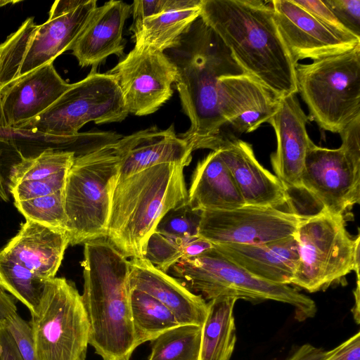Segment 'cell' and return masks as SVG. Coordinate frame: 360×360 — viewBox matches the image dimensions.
<instances>
[{"label":"cell","mask_w":360,"mask_h":360,"mask_svg":"<svg viewBox=\"0 0 360 360\" xmlns=\"http://www.w3.org/2000/svg\"><path fill=\"white\" fill-rule=\"evenodd\" d=\"M165 53L176 68V88L191 122L188 129L179 137L193 151L215 150L226 126L221 114L220 81L246 72L200 17Z\"/></svg>","instance_id":"cell-1"},{"label":"cell","mask_w":360,"mask_h":360,"mask_svg":"<svg viewBox=\"0 0 360 360\" xmlns=\"http://www.w3.org/2000/svg\"><path fill=\"white\" fill-rule=\"evenodd\" d=\"M200 17L250 75L280 98L297 93L295 63L270 1L202 0Z\"/></svg>","instance_id":"cell-2"},{"label":"cell","mask_w":360,"mask_h":360,"mask_svg":"<svg viewBox=\"0 0 360 360\" xmlns=\"http://www.w3.org/2000/svg\"><path fill=\"white\" fill-rule=\"evenodd\" d=\"M82 302L89 345L103 360H129L138 347L130 306L129 260L106 238L85 242Z\"/></svg>","instance_id":"cell-3"},{"label":"cell","mask_w":360,"mask_h":360,"mask_svg":"<svg viewBox=\"0 0 360 360\" xmlns=\"http://www.w3.org/2000/svg\"><path fill=\"white\" fill-rule=\"evenodd\" d=\"M185 167L167 162L116 178L105 238L127 258L143 259L148 238L162 218L188 202Z\"/></svg>","instance_id":"cell-4"},{"label":"cell","mask_w":360,"mask_h":360,"mask_svg":"<svg viewBox=\"0 0 360 360\" xmlns=\"http://www.w3.org/2000/svg\"><path fill=\"white\" fill-rule=\"evenodd\" d=\"M121 91L109 73L96 69L71 86L48 109L14 130L25 135L37 134L61 144H77L87 152L107 140L105 131L79 133L89 122H120L128 115Z\"/></svg>","instance_id":"cell-5"},{"label":"cell","mask_w":360,"mask_h":360,"mask_svg":"<svg viewBox=\"0 0 360 360\" xmlns=\"http://www.w3.org/2000/svg\"><path fill=\"white\" fill-rule=\"evenodd\" d=\"M96 0H57L48 20L27 18L0 44V94L10 84L53 61L74 42L97 7Z\"/></svg>","instance_id":"cell-6"},{"label":"cell","mask_w":360,"mask_h":360,"mask_svg":"<svg viewBox=\"0 0 360 360\" xmlns=\"http://www.w3.org/2000/svg\"><path fill=\"white\" fill-rule=\"evenodd\" d=\"M188 290L211 300L221 296L233 297L252 303L266 300L288 304L299 321L314 317L316 306L309 297L287 284L259 278L227 259L214 246L191 259H181L171 269Z\"/></svg>","instance_id":"cell-7"},{"label":"cell","mask_w":360,"mask_h":360,"mask_svg":"<svg viewBox=\"0 0 360 360\" xmlns=\"http://www.w3.org/2000/svg\"><path fill=\"white\" fill-rule=\"evenodd\" d=\"M115 144L75 156L67 174L63 195L70 245L106 236L120 162Z\"/></svg>","instance_id":"cell-8"},{"label":"cell","mask_w":360,"mask_h":360,"mask_svg":"<svg viewBox=\"0 0 360 360\" xmlns=\"http://www.w3.org/2000/svg\"><path fill=\"white\" fill-rule=\"evenodd\" d=\"M299 260L290 285L325 290L352 271L359 277L360 236L347 230L345 215L321 210L306 215L296 234Z\"/></svg>","instance_id":"cell-9"},{"label":"cell","mask_w":360,"mask_h":360,"mask_svg":"<svg viewBox=\"0 0 360 360\" xmlns=\"http://www.w3.org/2000/svg\"><path fill=\"white\" fill-rule=\"evenodd\" d=\"M295 75L297 93L323 130L340 134L360 116V45L309 64L297 63Z\"/></svg>","instance_id":"cell-10"},{"label":"cell","mask_w":360,"mask_h":360,"mask_svg":"<svg viewBox=\"0 0 360 360\" xmlns=\"http://www.w3.org/2000/svg\"><path fill=\"white\" fill-rule=\"evenodd\" d=\"M38 360H86L89 322L74 283L46 279L30 321Z\"/></svg>","instance_id":"cell-11"},{"label":"cell","mask_w":360,"mask_h":360,"mask_svg":"<svg viewBox=\"0 0 360 360\" xmlns=\"http://www.w3.org/2000/svg\"><path fill=\"white\" fill-rule=\"evenodd\" d=\"M305 191L319 205L320 211L345 215L360 201V156L340 146L336 149L311 143L301 177Z\"/></svg>","instance_id":"cell-12"},{"label":"cell","mask_w":360,"mask_h":360,"mask_svg":"<svg viewBox=\"0 0 360 360\" xmlns=\"http://www.w3.org/2000/svg\"><path fill=\"white\" fill-rule=\"evenodd\" d=\"M306 215L274 207L243 205L222 211H202L199 236L214 245H257L296 234Z\"/></svg>","instance_id":"cell-13"},{"label":"cell","mask_w":360,"mask_h":360,"mask_svg":"<svg viewBox=\"0 0 360 360\" xmlns=\"http://www.w3.org/2000/svg\"><path fill=\"white\" fill-rule=\"evenodd\" d=\"M108 73L115 79L128 113L137 116L152 114L169 100L176 78L165 52L136 45Z\"/></svg>","instance_id":"cell-14"},{"label":"cell","mask_w":360,"mask_h":360,"mask_svg":"<svg viewBox=\"0 0 360 360\" xmlns=\"http://www.w3.org/2000/svg\"><path fill=\"white\" fill-rule=\"evenodd\" d=\"M276 22L295 64L344 53L360 45V38L340 35L293 0L270 1Z\"/></svg>","instance_id":"cell-15"},{"label":"cell","mask_w":360,"mask_h":360,"mask_svg":"<svg viewBox=\"0 0 360 360\" xmlns=\"http://www.w3.org/2000/svg\"><path fill=\"white\" fill-rule=\"evenodd\" d=\"M309 119L293 94L281 98L276 112L268 122L277 139L271 163L288 194L302 190L301 177L307 151L313 142L307 131Z\"/></svg>","instance_id":"cell-16"},{"label":"cell","mask_w":360,"mask_h":360,"mask_svg":"<svg viewBox=\"0 0 360 360\" xmlns=\"http://www.w3.org/2000/svg\"><path fill=\"white\" fill-rule=\"evenodd\" d=\"M215 150L229 168L245 205L280 208L290 202L281 181L258 162L250 143L224 131Z\"/></svg>","instance_id":"cell-17"},{"label":"cell","mask_w":360,"mask_h":360,"mask_svg":"<svg viewBox=\"0 0 360 360\" xmlns=\"http://www.w3.org/2000/svg\"><path fill=\"white\" fill-rule=\"evenodd\" d=\"M220 82L222 118L238 132L256 130L278 108L281 98L248 73L226 76Z\"/></svg>","instance_id":"cell-18"},{"label":"cell","mask_w":360,"mask_h":360,"mask_svg":"<svg viewBox=\"0 0 360 360\" xmlns=\"http://www.w3.org/2000/svg\"><path fill=\"white\" fill-rule=\"evenodd\" d=\"M71 85L58 74L53 63L18 79L0 94L6 128L15 129L38 116Z\"/></svg>","instance_id":"cell-19"},{"label":"cell","mask_w":360,"mask_h":360,"mask_svg":"<svg viewBox=\"0 0 360 360\" xmlns=\"http://www.w3.org/2000/svg\"><path fill=\"white\" fill-rule=\"evenodd\" d=\"M120 162L117 179L162 163L188 165L193 150L178 136L172 124L161 130L156 126L122 136L115 143Z\"/></svg>","instance_id":"cell-20"},{"label":"cell","mask_w":360,"mask_h":360,"mask_svg":"<svg viewBox=\"0 0 360 360\" xmlns=\"http://www.w3.org/2000/svg\"><path fill=\"white\" fill-rule=\"evenodd\" d=\"M129 283L131 289L145 292L167 307L180 325L202 326L207 312L205 300L145 258L129 260Z\"/></svg>","instance_id":"cell-21"},{"label":"cell","mask_w":360,"mask_h":360,"mask_svg":"<svg viewBox=\"0 0 360 360\" xmlns=\"http://www.w3.org/2000/svg\"><path fill=\"white\" fill-rule=\"evenodd\" d=\"M131 5L111 0L96 7L70 50L82 67L96 69L110 55L124 58L122 31Z\"/></svg>","instance_id":"cell-22"},{"label":"cell","mask_w":360,"mask_h":360,"mask_svg":"<svg viewBox=\"0 0 360 360\" xmlns=\"http://www.w3.org/2000/svg\"><path fill=\"white\" fill-rule=\"evenodd\" d=\"M68 245L65 230L26 220L0 252L43 279H48L55 277Z\"/></svg>","instance_id":"cell-23"},{"label":"cell","mask_w":360,"mask_h":360,"mask_svg":"<svg viewBox=\"0 0 360 360\" xmlns=\"http://www.w3.org/2000/svg\"><path fill=\"white\" fill-rule=\"evenodd\" d=\"M214 246L227 259L252 275L275 283L290 285L299 260L295 235L257 245Z\"/></svg>","instance_id":"cell-24"},{"label":"cell","mask_w":360,"mask_h":360,"mask_svg":"<svg viewBox=\"0 0 360 360\" xmlns=\"http://www.w3.org/2000/svg\"><path fill=\"white\" fill-rule=\"evenodd\" d=\"M188 193L189 205L200 212L229 210L245 205L218 150H212L198 163Z\"/></svg>","instance_id":"cell-25"},{"label":"cell","mask_w":360,"mask_h":360,"mask_svg":"<svg viewBox=\"0 0 360 360\" xmlns=\"http://www.w3.org/2000/svg\"><path fill=\"white\" fill-rule=\"evenodd\" d=\"M202 0H173L172 6L160 14L131 25L135 45L165 52L197 20Z\"/></svg>","instance_id":"cell-26"},{"label":"cell","mask_w":360,"mask_h":360,"mask_svg":"<svg viewBox=\"0 0 360 360\" xmlns=\"http://www.w3.org/2000/svg\"><path fill=\"white\" fill-rule=\"evenodd\" d=\"M237 300L221 296L207 302L199 360H230L236 342L233 309Z\"/></svg>","instance_id":"cell-27"},{"label":"cell","mask_w":360,"mask_h":360,"mask_svg":"<svg viewBox=\"0 0 360 360\" xmlns=\"http://www.w3.org/2000/svg\"><path fill=\"white\" fill-rule=\"evenodd\" d=\"M130 306L138 346L180 326L167 307L145 292L131 288Z\"/></svg>","instance_id":"cell-28"},{"label":"cell","mask_w":360,"mask_h":360,"mask_svg":"<svg viewBox=\"0 0 360 360\" xmlns=\"http://www.w3.org/2000/svg\"><path fill=\"white\" fill-rule=\"evenodd\" d=\"M45 280L0 252V288L26 306L31 315L37 311Z\"/></svg>","instance_id":"cell-29"},{"label":"cell","mask_w":360,"mask_h":360,"mask_svg":"<svg viewBox=\"0 0 360 360\" xmlns=\"http://www.w3.org/2000/svg\"><path fill=\"white\" fill-rule=\"evenodd\" d=\"M202 326L180 325L152 341L148 360H199Z\"/></svg>","instance_id":"cell-30"},{"label":"cell","mask_w":360,"mask_h":360,"mask_svg":"<svg viewBox=\"0 0 360 360\" xmlns=\"http://www.w3.org/2000/svg\"><path fill=\"white\" fill-rule=\"evenodd\" d=\"M75 153L68 150L48 148L37 155L22 157L10 170L8 186L26 181L41 180L70 169Z\"/></svg>","instance_id":"cell-31"},{"label":"cell","mask_w":360,"mask_h":360,"mask_svg":"<svg viewBox=\"0 0 360 360\" xmlns=\"http://www.w3.org/2000/svg\"><path fill=\"white\" fill-rule=\"evenodd\" d=\"M63 189L53 194L16 201L14 205L26 220L66 231Z\"/></svg>","instance_id":"cell-32"},{"label":"cell","mask_w":360,"mask_h":360,"mask_svg":"<svg viewBox=\"0 0 360 360\" xmlns=\"http://www.w3.org/2000/svg\"><path fill=\"white\" fill-rule=\"evenodd\" d=\"M201 212L191 207L188 202L170 210L160 221L156 230L174 238L199 236Z\"/></svg>","instance_id":"cell-33"},{"label":"cell","mask_w":360,"mask_h":360,"mask_svg":"<svg viewBox=\"0 0 360 360\" xmlns=\"http://www.w3.org/2000/svg\"><path fill=\"white\" fill-rule=\"evenodd\" d=\"M182 257L179 238L167 236L155 231L147 242L144 258L167 273Z\"/></svg>","instance_id":"cell-34"},{"label":"cell","mask_w":360,"mask_h":360,"mask_svg":"<svg viewBox=\"0 0 360 360\" xmlns=\"http://www.w3.org/2000/svg\"><path fill=\"white\" fill-rule=\"evenodd\" d=\"M68 171L41 180L20 182L8 186V189L14 202L53 194L64 188Z\"/></svg>","instance_id":"cell-35"},{"label":"cell","mask_w":360,"mask_h":360,"mask_svg":"<svg viewBox=\"0 0 360 360\" xmlns=\"http://www.w3.org/2000/svg\"><path fill=\"white\" fill-rule=\"evenodd\" d=\"M2 322L13 337L23 360H38L30 323L17 311L11 314Z\"/></svg>","instance_id":"cell-36"},{"label":"cell","mask_w":360,"mask_h":360,"mask_svg":"<svg viewBox=\"0 0 360 360\" xmlns=\"http://www.w3.org/2000/svg\"><path fill=\"white\" fill-rule=\"evenodd\" d=\"M344 27L360 37V0H324Z\"/></svg>","instance_id":"cell-37"},{"label":"cell","mask_w":360,"mask_h":360,"mask_svg":"<svg viewBox=\"0 0 360 360\" xmlns=\"http://www.w3.org/2000/svg\"><path fill=\"white\" fill-rule=\"evenodd\" d=\"M293 1L337 34L348 38H360L347 30L323 1L293 0Z\"/></svg>","instance_id":"cell-38"},{"label":"cell","mask_w":360,"mask_h":360,"mask_svg":"<svg viewBox=\"0 0 360 360\" xmlns=\"http://www.w3.org/2000/svg\"><path fill=\"white\" fill-rule=\"evenodd\" d=\"M172 4L173 0L134 1L131 5L134 20L132 25L161 13L169 9Z\"/></svg>","instance_id":"cell-39"},{"label":"cell","mask_w":360,"mask_h":360,"mask_svg":"<svg viewBox=\"0 0 360 360\" xmlns=\"http://www.w3.org/2000/svg\"><path fill=\"white\" fill-rule=\"evenodd\" d=\"M324 360H360V333L328 350Z\"/></svg>","instance_id":"cell-40"},{"label":"cell","mask_w":360,"mask_h":360,"mask_svg":"<svg viewBox=\"0 0 360 360\" xmlns=\"http://www.w3.org/2000/svg\"><path fill=\"white\" fill-rule=\"evenodd\" d=\"M179 242L181 259L196 257L214 248L210 241L200 236L179 238Z\"/></svg>","instance_id":"cell-41"},{"label":"cell","mask_w":360,"mask_h":360,"mask_svg":"<svg viewBox=\"0 0 360 360\" xmlns=\"http://www.w3.org/2000/svg\"><path fill=\"white\" fill-rule=\"evenodd\" d=\"M0 360H23L13 337L2 321H0Z\"/></svg>","instance_id":"cell-42"},{"label":"cell","mask_w":360,"mask_h":360,"mask_svg":"<svg viewBox=\"0 0 360 360\" xmlns=\"http://www.w3.org/2000/svg\"><path fill=\"white\" fill-rule=\"evenodd\" d=\"M328 351L310 344L300 346L287 360H324Z\"/></svg>","instance_id":"cell-43"},{"label":"cell","mask_w":360,"mask_h":360,"mask_svg":"<svg viewBox=\"0 0 360 360\" xmlns=\"http://www.w3.org/2000/svg\"><path fill=\"white\" fill-rule=\"evenodd\" d=\"M16 311L15 298L0 288V321Z\"/></svg>","instance_id":"cell-44"},{"label":"cell","mask_w":360,"mask_h":360,"mask_svg":"<svg viewBox=\"0 0 360 360\" xmlns=\"http://www.w3.org/2000/svg\"><path fill=\"white\" fill-rule=\"evenodd\" d=\"M359 279H356V286L354 292V307L352 309L355 321L359 323Z\"/></svg>","instance_id":"cell-45"},{"label":"cell","mask_w":360,"mask_h":360,"mask_svg":"<svg viewBox=\"0 0 360 360\" xmlns=\"http://www.w3.org/2000/svg\"><path fill=\"white\" fill-rule=\"evenodd\" d=\"M20 132L14 129H8V130H0V143L4 142L6 143L7 141L11 140L13 137V134L17 135Z\"/></svg>","instance_id":"cell-46"},{"label":"cell","mask_w":360,"mask_h":360,"mask_svg":"<svg viewBox=\"0 0 360 360\" xmlns=\"http://www.w3.org/2000/svg\"><path fill=\"white\" fill-rule=\"evenodd\" d=\"M1 149L0 148V198L4 201H7L8 200V195L6 193L5 186H4V179L2 176L1 172Z\"/></svg>","instance_id":"cell-47"},{"label":"cell","mask_w":360,"mask_h":360,"mask_svg":"<svg viewBox=\"0 0 360 360\" xmlns=\"http://www.w3.org/2000/svg\"><path fill=\"white\" fill-rule=\"evenodd\" d=\"M8 129L6 128V122L4 120L3 110H2V105H1V99L0 96V130H8Z\"/></svg>","instance_id":"cell-48"}]
</instances>
